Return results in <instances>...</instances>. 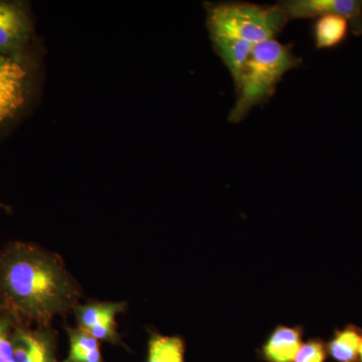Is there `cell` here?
Instances as JSON below:
<instances>
[{"instance_id":"cell-1","label":"cell","mask_w":362,"mask_h":362,"mask_svg":"<svg viewBox=\"0 0 362 362\" xmlns=\"http://www.w3.org/2000/svg\"><path fill=\"white\" fill-rule=\"evenodd\" d=\"M82 288L56 252L33 243L11 242L0 251V307L18 323L52 326L73 312Z\"/></svg>"},{"instance_id":"cell-2","label":"cell","mask_w":362,"mask_h":362,"mask_svg":"<svg viewBox=\"0 0 362 362\" xmlns=\"http://www.w3.org/2000/svg\"><path fill=\"white\" fill-rule=\"evenodd\" d=\"M206 26L214 52L237 81L257 45L275 40L289 23L282 8L249 2H209Z\"/></svg>"},{"instance_id":"cell-3","label":"cell","mask_w":362,"mask_h":362,"mask_svg":"<svg viewBox=\"0 0 362 362\" xmlns=\"http://www.w3.org/2000/svg\"><path fill=\"white\" fill-rule=\"evenodd\" d=\"M302 62L293 52L291 45L276 39L257 45L233 84L237 102L230 110L228 121L239 123L254 107L267 103L275 94L285 74L301 66Z\"/></svg>"},{"instance_id":"cell-4","label":"cell","mask_w":362,"mask_h":362,"mask_svg":"<svg viewBox=\"0 0 362 362\" xmlns=\"http://www.w3.org/2000/svg\"><path fill=\"white\" fill-rule=\"evenodd\" d=\"M33 37V23L28 4L0 1V56L26 59Z\"/></svg>"},{"instance_id":"cell-5","label":"cell","mask_w":362,"mask_h":362,"mask_svg":"<svg viewBox=\"0 0 362 362\" xmlns=\"http://www.w3.org/2000/svg\"><path fill=\"white\" fill-rule=\"evenodd\" d=\"M30 96V73L26 59L0 56V127L25 108Z\"/></svg>"},{"instance_id":"cell-6","label":"cell","mask_w":362,"mask_h":362,"mask_svg":"<svg viewBox=\"0 0 362 362\" xmlns=\"http://www.w3.org/2000/svg\"><path fill=\"white\" fill-rule=\"evenodd\" d=\"M127 302L89 301L78 303L73 313L78 327L88 331L99 340L126 347L122 337L117 330L116 317L127 309Z\"/></svg>"},{"instance_id":"cell-7","label":"cell","mask_w":362,"mask_h":362,"mask_svg":"<svg viewBox=\"0 0 362 362\" xmlns=\"http://www.w3.org/2000/svg\"><path fill=\"white\" fill-rule=\"evenodd\" d=\"M13 362H58V333L47 327L14 323L11 335Z\"/></svg>"},{"instance_id":"cell-8","label":"cell","mask_w":362,"mask_h":362,"mask_svg":"<svg viewBox=\"0 0 362 362\" xmlns=\"http://www.w3.org/2000/svg\"><path fill=\"white\" fill-rule=\"evenodd\" d=\"M278 6L289 21L317 18L325 14H337L362 30V2L356 0H285Z\"/></svg>"},{"instance_id":"cell-9","label":"cell","mask_w":362,"mask_h":362,"mask_svg":"<svg viewBox=\"0 0 362 362\" xmlns=\"http://www.w3.org/2000/svg\"><path fill=\"white\" fill-rule=\"evenodd\" d=\"M301 346L302 335L299 329L280 326L264 345V358L268 362H294Z\"/></svg>"},{"instance_id":"cell-10","label":"cell","mask_w":362,"mask_h":362,"mask_svg":"<svg viewBox=\"0 0 362 362\" xmlns=\"http://www.w3.org/2000/svg\"><path fill=\"white\" fill-rule=\"evenodd\" d=\"M349 21L337 14H325L316 18L313 25L317 49H331L346 39Z\"/></svg>"},{"instance_id":"cell-11","label":"cell","mask_w":362,"mask_h":362,"mask_svg":"<svg viewBox=\"0 0 362 362\" xmlns=\"http://www.w3.org/2000/svg\"><path fill=\"white\" fill-rule=\"evenodd\" d=\"M70 349L65 361L61 362H104L100 341L81 327L66 326Z\"/></svg>"},{"instance_id":"cell-12","label":"cell","mask_w":362,"mask_h":362,"mask_svg":"<svg viewBox=\"0 0 362 362\" xmlns=\"http://www.w3.org/2000/svg\"><path fill=\"white\" fill-rule=\"evenodd\" d=\"M185 354L182 338L150 333L146 362H185Z\"/></svg>"},{"instance_id":"cell-13","label":"cell","mask_w":362,"mask_h":362,"mask_svg":"<svg viewBox=\"0 0 362 362\" xmlns=\"http://www.w3.org/2000/svg\"><path fill=\"white\" fill-rule=\"evenodd\" d=\"M361 339L354 328L340 331L329 343L330 356L338 362H356L358 358Z\"/></svg>"},{"instance_id":"cell-14","label":"cell","mask_w":362,"mask_h":362,"mask_svg":"<svg viewBox=\"0 0 362 362\" xmlns=\"http://www.w3.org/2000/svg\"><path fill=\"white\" fill-rule=\"evenodd\" d=\"M14 323L13 317L0 307V362H13L11 335Z\"/></svg>"},{"instance_id":"cell-15","label":"cell","mask_w":362,"mask_h":362,"mask_svg":"<svg viewBox=\"0 0 362 362\" xmlns=\"http://www.w3.org/2000/svg\"><path fill=\"white\" fill-rule=\"evenodd\" d=\"M325 358L326 351L322 343L312 340L302 344L294 362H324Z\"/></svg>"},{"instance_id":"cell-16","label":"cell","mask_w":362,"mask_h":362,"mask_svg":"<svg viewBox=\"0 0 362 362\" xmlns=\"http://www.w3.org/2000/svg\"><path fill=\"white\" fill-rule=\"evenodd\" d=\"M358 357H359V361H361V362H362V339H361V349H359Z\"/></svg>"},{"instance_id":"cell-17","label":"cell","mask_w":362,"mask_h":362,"mask_svg":"<svg viewBox=\"0 0 362 362\" xmlns=\"http://www.w3.org/2000/svg\"><path fill=\"white\" fill-rule=\"evenodd\" d=\"M0 207H1V209H6V211H9V207L4 206V204H1V202H0Z\"/></svg>"}]
</instances>
